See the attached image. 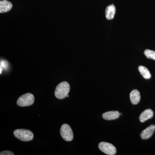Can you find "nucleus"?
<instances>
[{"label":"nucleus","instance_id":"nucleus-1","mask_svg":"<svg viewBox=\"0 0 155 155\" xmlns=\"http://www.w3.org/2000/svg\"><path fill=\"white\" fill-rule=\"evenodd\" d=\"M70 87L67 81H63L59 84L55 91V95L59 99H63L67 97L70 91Z\"/></svg>","mask_w":155,"mask_h":155},{"label":"nucleus","instance_id":"nucleus-2","mask_svg":"<svg viewBox=\"0 0 155 155\" xmlns=\"http://www.w3.org/2000/svg\"><path fill=\"white\" fill-rule=\"evenodd\" d=\"M14 133L16 138L23 141H30L34 138L33 133L27 129H16Z\"/></svg>","mask_w":155,"mask_h":155},{"label":"nucleus","instance_id":"nucleus-3","mask_svg":"<svg viewBox=\"0 0 155 155\" xmlns=\"http://www.w3.org/2000/svg\"><path fill=\"white\" fill-rule=\"evenodd\" d=\"M35 97L31 93H27L19 97L17 101V104L19 107H28L33 104Z\"/></svg>","mask_w":155,"mask_h":155},{"label":"nucleus","instance_id":"nucleus-4","mask_svg":"<svg viewBox=\"0 0 155 155\" xmlns=\"http://www.w3.org/2000/svg\"><path fill=\"white\" fill-rule=\"evenodd\" d=\"M60 132L62 138L66 141H71L73 140L74 136L73 131L69 125L67 124L62 125Z\"/></svg>","mask_w":155,"mask_h":155},{"label":"nucleus","instance_id":"nucleus-5","mask_svg":"<svg viewBox=\"0 0 155 155\" xmlns=\"http://www.w3.org/2000/svg\"><path fill=\"white\" fill-rule=\"evenodd\" d=\"M99 148L106 154L114 155L116 153V149L113 144L108 143L102 142L98 145Z\"/></svg>","mask_w":155,"mask_h":155},{"label":"nucleus","instance_id":"nucleus-6","mask_svg":"<svg viewBox=\"0 0 155 155\" xmlns=\"http://www.w3.org/2000/svg\"><path fill=\"white\" fill-rule=\"evenodd\" d=\"M155 131V125H150L142 131L140 137L142 139H148L152 136Z\"/></svg>","mask_w":155,"mask_h":155},{"label":"nucleus","instance_id":"nucleus-7","mask_svg":"<svg viewBox=\"0 0 155 155\" xmlns=\"http://www.w3.org/2000/svg\"><path fill=\"white\" fill-rule=\"evenodd\" d=\"M154 113L151 109H147L143 112L139 116V120L140 122H144L148 119H151L153 116Z\"/></svg>","mask_w":155,"mask_h":155},{"label":"nucleus","instance_id":"nucleus-8","mask_svg":"<svg viewBox=\"0 0 155 155\" xmlns=\"http://www.w3.org/2000/svg\"><path fill=\"white\" fill-rule=\"evenodd\" d=\"M102 116L103 118L105 120H112L118 119L120 114L118 111H112L104 113Z\"/></svg>","mask_w":155,"mask_h":155},{"label":"nucleus","instance_id":"nucleus-9","mask_svg":"<svg viewBox=\"0 0 155 155\" xmlns=\"http://www.w3.org/2000/svg\"><path fill=\"white\" fill-rule=\"evenodd\" d=\"M13 5L11 2L6 0L0 2V13H4L10 11L12 9Z\"/></svg>","mask_w":155,"mask_h":155},{"label":"nucleus","instance_id":"nucleus-10","mask_svg":"<svg viewBox=\"0 0 155 155\" xmlns=\"http://www.w3.org/2000/svg\"><path fill=\"white\" fill-rule=\"evenodd\" d=\"M130 101L133 105L138 104L140 100V95L137 90H134L130 94Z\"/></svg>","mask_w":155,"mask_h":155},{"label":"nucleus","instance_id":"nucleus-11","mask_svg":"<svg viewBox=\"0 0 155 155\" xmlns=\"http://www.w3.org/2000/svg\"><path fill=\"white\" fill-rule=\"evenodd\" d=\"M116 7L114 5H110L107 7L105 11L106 17L107 19L109 20L114 19L115 14H116Z\"/></svg>","mask_w":155,"mask_h":155},{"label":"nucleus","instance_id":"nucleus-12","mask_svg":"<svg viewBox=\"0 0 155 155\" xmlns=\"http://www.w3.org/2000/svg\"><path fill=\"white\" fill-rule=\"evenodd\" d=\"M138 70L142 76L145 79H150L151 77L149 70L146 67L142 66H139Z\"/></svg>","mask_w":155,"mask_h":155},{"label":"nucleus","instance_id":"nucleus-13","mask_svg":"<svg viewBox=\"0 0 155 155\" xmlns=\"http://www.w3.org/2000/svg\"><path fill=\"white\" fill-rule=\"evenodd\" d=\"M145 55L148 59L155 60V51L146 49L144 51Z\"/></svg>","mask_w":155,"mask_h":155},{"label":"nucleus","instance_id":"nucleus-14","mask_svg":"<svg viewBox=\"0 0 155 155\" xmlns=\"http://www.w3.org/2000/svg\"><path fill=\"white\" fill-rule=\"evenodd\" d=\"M1 155H14V154L10 151L6 150L0 153Z\"/></svg>","mask_w":155,"mask_h":155},{"label":"nucleus","instance_id":"nucleus-15","mask_svg":"<svg viewBox=\"0 0 155 155\" xmlns=\"http://www.w3.org/2000/svg\"><path fill=\"white\" fill-rule=\"evenodd\" d=\"M6 61H1V65H4V66H1V68L3 67L4 68H5L6 67H7V65H8V64L7 63H6Z\"/></svg>","mask_w":155,"mask_h":155},{"label":"nucleus","instance_id":"nucleus-16","mask_svg":"<svg viewBox=\"0 0 155 155\" xmlns=\"http://www.w3.org/2000/svg\"><path fill=\"white\" fill-rule=\"evenodd\" d=\"M69 97V95L68 94V95H67V97Z\"/></svg>","mask_w":155,"mask_h":155}]
</instances>
